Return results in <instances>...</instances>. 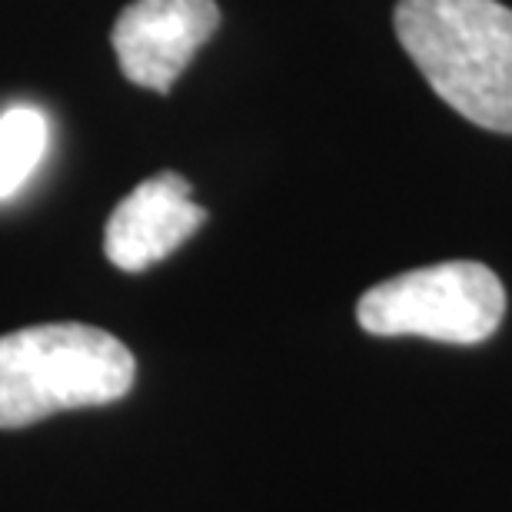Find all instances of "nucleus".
<instances>
[{
    "label": "nucleus",
    "instance_id": "nucleus-2",
    "mask_svg": "<svg viewBox=\"0 0 512 512\" xmlns=\"http://www.w3.org/2000/svg\"><path fill=\"white\" fill-rule=\"evenodd\" d=\"M133 383V353L100 326L40 323L0 336V429L34 426L67 409L110 406Z\"/></svg>",
    "mask_w": 512,
    "mask_h": 512
},
{
    "label": "nucleus",
    "instance_id": "nucleus-5",
    "mask_svg": "<svg viewBox=\"0 0 512 512\" xmlns=\"http://www.w3.org/2000/svg\"><path fill=\"white\" fill-rule=\"evenodd\" d=\"M190 190V183L173 170L133 187L107 220V260L124 273H143L183 247V240H190L207 220V210L193 203Z\"/></svg>",
    "mask_w": 512,
    "mask_h": 512
},
{
    "label": "nucleus",
    "instance_id": "nucleus-3",
    "mask_svg": "<svg viewBox=\"0 0 512 512\" xmlns=\"http://www.w3.org/2000/svg\"><path fill=\"white\" fill-rule=\"evenodd\" d=\"M506 313V290L483 263L453 260L399 273L356 306V320L373 336H426L439 343H483Z\"/></svg>",
    "mask_w": 512,
    "mask_h": 512
},
{
    "label": "nucleus",
    "instance_id": "nucleus-4",
    "mask_svg": "<svg viewBox=\"0 0 512 512\" xmlns=\"http://www.w3.org/2000/svg\"><path fill=\"white\" fill-rule=\"evenodd\" d=\"M217 27V0H130L110 30V44L130 84L167 94Z\"/></svg>",
    "mask_w": 512,
    "mask_h": 512
},
{
    "label": "nucleus",
    "instance_id": "nucleus-6",
    "mask_svg": "<svg viewBox=\"0 0 512 512\" xmlns=\"http://www.w3.org/2000/svg\"><path fill=\"white\" fill-rule=\"evenodd\" d=\"M47 143L50 127L37 107H10L0 114V200H10L34 177Z\"/></svg>",
    "mask_w": 512,
    "mask_h": 512
},
{
    "label": "nucleus",
    "instance_id": "nucleus-1",
    "mask_svg": "<svg viewBox=\"0 0 512 512\" xmlns=\"http://www.w3.org/2000/svg\"><path fill=\"white\" fill-rule=\"evenodd\" d=\"M393 27L426 84L476 127L512 133V10L499 0H399Z\"/></svg>",
    "mask_w": 512,
    "mask_h": 512
}]
</instances>
